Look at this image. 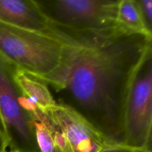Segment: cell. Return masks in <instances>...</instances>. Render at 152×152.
I'll use <instances>...</instances> for the list:
<instances>
[{"instance_id": "52a82bcc", "label": "cell", "mask_w": 152, "mask_h": 152, "mask_svg": "<svg viewBox=\"0 0 152 152\" xmlns=\"http://www.w3.org/2000/svg\"><path fill=\"white\" fill-rule=\"evenodd\" d=\"M0 22L58 39L34 0H0Z\"/></svg>"}, {"instance_id": "30bf717a", "label": "cell", "mask_w": 152, "mask_h": 152, "mask_svg": "<svg viewBox=\"0 0 152 152\" xmlns=\"http://www.w3.org/2000/svg\"><path fill=\"white\" fill-rule=\"evenodd\" d=\"M117 19L118 25L126 31L151 34L145 28L137 0H120Z\"/></svg>"}, {"instance_id": "5b68a950", "label": "cell", "mask_w": 152, "mask_h": 152, "mask_svg": "<svg viewBox=\"0 0 152 152\" xmlns=\"http://www.w3.org/2000/svg\"><path fill=\"white\" fill-rule=\"evenodd\" d=\"M26 99L13 81L12 70L0 59V117L8 142V152H40Z\"/></svg>"}, {"instance_id": "3957f363", "label": "cell", "mask_w": 152, "mask_h": 152, "mask_svg": "<svg viewBox=\"0 0 152 152\" xmlns=\"http://www.w3.org/2000/svg\"><path fill=\"white\" fill-rule=\"evenodd\" d=\"M50 25L73 32L104 34L120 27V0H34Z\"/></svg>"}, {"instance_id": "8fae6325", "label": "cell", "mask_w": 152, "mask_h": 152, "mask_svg": "<svg viewBox=\"0 0 152 152\" xmlns=\"http://www.w3.org/2000/svg\"><path fill=\"white\" fill-rule=\"evenodd\" d=\"M141 14L147 31L151 34L152 0H137Z\"/></svg>"}, {"instance_id": "4fadbf2b", "label": "cell", "mask_w": 152, "mask_h": 152, "mask_svg": "<svg viewBox=\"0 0 152 152\" xmlns=\"http://www.w3.org/2000/svg\"><path fill=\"white\" fill-rule=\"evenodd\" d=\"M0 152H8V142L2 120L0 117Z\"/></svg>"}, {"instance_id": "7c38bea8", "label": "cell", "mask_w": 152, "mask_h": 152, "mask_svg": "<svg viewBox=\"0 0 152 152\" xmlns=\"http://www.w3.org/2000/svg\"><path fill=\"white\" fill-rule=\"evenodd\" d=\"M98 152H151V149L136 148L127 146L123 144L108 145Z\"/></svg>"}, {"instance_id": "6da1fadb", "label": "cell", "mask_w": 152, "mask_h": 152, "mask_svg": "<svg viewBox=\"0 0 152 152\" xmlns=\"http://www.w3.org/2000/svg\"><path fill=\"white\" fill-rule=\"evenodd\" d=\"M151 36L120 26L105 34L71 33L60 66L39 80L53 88L58 104L83 117L108 145L123 144L128 92L137 68L152 48Z\"/></svg>"}, {"instance_id": "277c9868", "label": "cell", "mask_w": 152, "mask_h": 152, "mask_svg": "<svg viewBox=\"0 0 152 152\" xmlns=\"http://www.w3.org/2000/svg\"><path fill=\"white\" fill-rule=\"evenodd\" d=\"M151 126L152 48L137 68L129 87L125 105L123 145L151 149Z\"/></svg>"}, {"instance_id": "9c48e42d", "label": "cell", "mask_w": 152, "mask_h": 152, "mask_svg": "<svg viewBox=\"0 0 152 152\" xmlns=\"http://www.w3.org/2000/svg\"><path fill=\"white\" fill-rule=\"evenodd\" d=\"M35 130L36 140L40 152H61L54 137V129L48 114L43 112L37 106L30 110Z\"/></svg>"}, {"instance_id": "ba28073f", "label": "cell", "mask_w": 152, "mask_h": 152, "mask_svg": "<svg viewBox=\"0 0 152 152\" xmlns=\"http://www.w3.org/2000/svg\"><path fill=\"white\" fill-rule=\"evenodd\" d=\"M10 68L13 81L21 94L25 99L45 113L57 105L50 88L42 80L30 75L22 70Z\"/></svg>"}, {"instance_id": "8992f818", "label": "cell", "mask_w": 152, "mask_h": 152, "mask_svg": "<svg viewBox=\"0 0 152 152\" xmlns=\"http://www.w3.org/2000/svg\"><path fill=\"white\" fill-rule=\"evenodd\" d=\"M47 113L62 134L67 152H98L108 145L96 129L68 107L57 103Z\"/></svg>"}, {"instance_id": "7a4b0ae2", "label": "cell", "mask_w": 152, "mask_h": 152, "mask_svg": "<svg viewBox=\"0 0 152 152\" xmlns=\"http://www.w3.org/2000/svg\"><path fill=\"white\" fill-rule=\"evenodd\" d=\"M65 44L55 37L0 22V59L39 79L60 66Z\"/></svg>"}]
</instances>
